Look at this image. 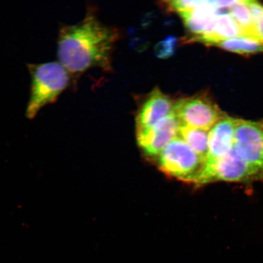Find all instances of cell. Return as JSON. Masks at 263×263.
Returning <instances> with one entry per match:
<instances>
[{
  "mask_svg": "<svg viewBox=\"0 0 263 263\" xmlns=\"http://www.w3.org/2000/svg\"><path fill=\"white\" fill-rule=\"evenodd\" d=\"M119 35L118 29L103 24L91 10L79 24L64 25L59 30L58 62L71 75L93 68L109 71Z\"/></svg>",
  "mask_w": 263,
  "mask_h": 263,
  "instance_id": "6da1fadb",
  "label": "cell"
},
{
  "mask_svg": "<svg viewBox=\"0 0 263 263\" xmlns=\"http://www.w3.org/2000/svg\"><path fill=\"white\" fill-rule=\"evenodd\" d=\"M31 76L30 97L26 116L33 119L43 107L54 103L70 84L71 74L59 62L28 65Z\"/></svg>",
  "mask_w": 263,
  "mask_h": 263,
  "instance_id": "7a4b0ae2",
  "label": "cell"
},
{
  "mask_svg": "<svg viewBox=\"0 0 263 263\" xmlns=\"http://www.w3.org/2000/svg\"><path fill=\"white\" fill-rule=\"evenodd\" d=\"M157 159L160 170L167 175L195 184L204 163L179 137L167 144Z\"/></svg>",
  "mask_w": 263,
  "mask_h": 263,
  "instance_id": "3957f363",
  "label": "cell"
},
{
  "mask_svg": "<svg viewBox=\"0 0 263 263\" xmlns=\"http://www.w3.org/2000/svg\"><path fill=\"white\" fill-rule=\"evenodd\" d=\"M263 180V174L246 163L233 149L213 163L204 165L196 185L216 182H251Z\"/></svg>",
  "mask_w": 263,
  "mask_h": 263,
  "instance_id": "277c9868",
  "label": "cell"
},
{
  "mask_svg": "<svg viewBox=\"0 0 263 263\" xmlns=\"http://www.w3.org/2000/svg\"><path fill=\"white\" fill-rule=\"evenodd\" d=\"M173 112L180 124L209 131L227 115L205 97L181 99L174 104Z\"/></svg>",
  "mask_w": 263,
  "mask_h": 263,
  "instance_id": "5b68a950",
  "label": "cell"
},
{
  "mask_svg": "<svg viewBox=\"0 0 263 263\" xmlns=\"http://www.w3.org/2000/svg\"><path fill=\"white\" fill-rule=\"evenodd\" d=\"M233 149L246 163L263 174V120L236 119Z\"/></svg>",
  "mask_w": 263,
  "mask_h": 263,
  "instance_id": "8992f818",
  "label": "cell"
},
{
  "mask_svg": "<svg viewBox=\"0 0 263 263\" xmlns=\"http://www.w3.org/2000/svg\"><path fill=\"white\" fill-rule=\"evenodd\" d=\"M180 122L172 113L154 126L137 130L138 144L147 156L158 157L179 135Z\"/></svg>",
  "mask_w": 263,
  "mask_h": 263,
  "instance_id": "52a82bcc",
  "label": "cell"
},
{
  "mask_svg": "<svg viewBox=\"0 0 263 263\" xmlns=\"http://www.w3.org/2000/svg\"><path fill=\"white\" fill-rule=\"evenodd\" d=\"M235 126L236 119L226 116L209 131L208 153L203 166L215 162L231 151L234 143Z\"/></svg>",
  "mask_w": 263,
  "mask_h": 263,
  "instance_id": "ba28073f",
  "label": "cell"
},
{
  "mask_svg": "<svg viewBox=\"0 0 263 263\" xmlns=\"http://www.w3.org/2000/svg\"><path fill=\"white\" fill-rule=\"evenodd\" d=\"M174 104L170 98L155 88L147 98L137 114V130L148 129L173 113Z\"/></svg>",
  "mask_w": 263,
  "mask_h": 263,
  "instance_id": "9c48e42d",
  "label": "cell"
},
{
  "mask_svg": "<svg viewBox=\"0 0 263 263\" xmlns=\"http://www.w3.org/2000/svg\"><path fill=\"white\" fill-rule=\"evenodd\" d=\"M218 9L214 7L212 1H206L205 4L190 11L180 13L188 30L192 35L188 39L189 42H194L196 39L204 35L211 30L217 15Z\"/></svg>",
  "mask_w": 263,
  "mask_h": 263,
  "instance_id": "30bf717a",
  "label": "cell"
},
{
  "mask_svg": "<svg viewBox=\"0 0 263 263\" xmlns=\"http://www.w3.org/2000/svg\"><path fill=\"white\" fill-rule=\"evenodd\" d=\"M239 37L245 36L229 13H219L211 30L202 37L196 39L193 42L212 46L219 41Z\"/></svg>",
  "mask_w": 263,
  "mask_h": 263,
  "instance_id": "8fae6325",
  "label": "cell"
},
{
  "mask_svg": "<svg viewBox=\"0 0 263 263\" xmlns=\"http://www.w3.org/2000/svg\"><path fill=\"white\" fill-rule=\"evenodd\" d=\"M212 46L243 55L263 52V41L252 37H239L227 39L216 42Z\"/></svg>",
  "mask_w": 263,
  "mask_h": 263,
  "instance_id": "7c38bea8",
  "label": "cell"
},
{
  "mask_svg": "<svg viewBox=\"0 0 263 263\" xmlns=\"http://www.w3.org/2000/svg\"><path fill=\"white\" fill-rule=\"evenodd\" d=\"M178 136L205 161L208 153V131L180 124Z\"/></svg>",
  "mask_w": 263,
  "mask_h": 263,
  "instance_id": "4fadbf2b",
  "label": "cell"
},
{
  "mask_svg": "<svg viewBox=\"0 0 263 263\" xmlns=\"http://www.w3.org/2000/svg\"><path fill=\"white\" fill-rule=\"evenodd\" d=\"M229 9L230 15L241 29L245 37L259 39L247 0H239Z\"/></svg>",
  "mask_w": 263,
  "mask_h": 263,
  "instance_id": "5bb4252c",
  "label": "cell"
},
{
  "mask_svg": "<svg viewBox=\"0 0 263 263\" xmlns=\"http://www.w3.org/2000/svg\"><path fill=\"white\" fill-rule=\"evenodd\" d=\"M254 21L257 37L263 41V6L256 1L247 0Z\"/></svg>",
  "mask_w": 263,
  "mask_h": 263,
  "instance_id": "9a60e30c",
  "label": "cell"
}]
</instances>
